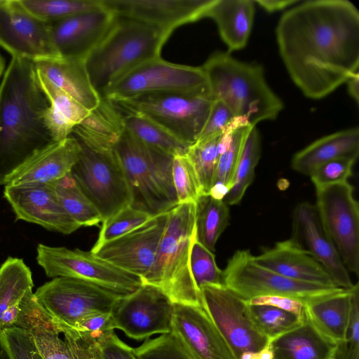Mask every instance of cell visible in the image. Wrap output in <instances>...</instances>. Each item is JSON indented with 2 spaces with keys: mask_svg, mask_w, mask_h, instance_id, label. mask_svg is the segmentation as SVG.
Instances as JSON below:
<instances>
[{
  "mask_svg": "<svg viewBox=\"0 0 359 359\" xmlns=\"http://www.w3.org/2000/svg\"><path fill=\"white\" fill-rule=\"evenodd\" d=\"M48 106L34 62L12 57L0 83V185L31 156L56 142L43 121Z\"/></svg>",
  "mask_w": 359,
  "mask_h": 359,
  "instance_id": "7a4b0ae2",
  "label": "cell"
},
{
  "mask_svg": "<svg viewBox=\"0 0 359 359\" xmlns=\"http://www.w3.org/2000/svg\"><path fill=\"white\" fill-rule=\"evenodd\" d=\"M133 351L137 359H194L172 332L147 339Z\"/></svg>",
  "mask_w": 359,
  "mask_h": 359,
  "instance_id": "7bdbcfd3",
  "label": "cell"
},
{
  "mask_svg": "<svg viewBox=\"0 0 359 359\" xmlns=\"http://www.w3.org/2000/svg\"><path fill=\"white\" fill-rule=\"evenodd\" d=\"M170 34L135 19L115 16L107 33L85 58L91 83L100 95L127 72L161 57Z\"/></svg>",
  "mask_w": 359,
  "mask_h": 359,
  "instance_id": "277c9868",
  "label": "cell"
},
{
  "mask_svg": "<svg viewBox=\"0 0 359 359\" xmlns=\"http://www.w3.org/2000/svg\"><path fill=\"white\" fill-rule=\"evenodd\" d=\"M20 2L32 15L48 23L102 6L101 0H20Z\"/></svg>",
  "mask_w": 359,
  "mask_h": 359,
  "instance_id": "f35d334b",
  "label": "cell"
},
{
  "mask_svg": "<svg viewBox=\"0 0 359 359\" xmlns=\"http://www.w3.org/2000/svg\"><path fill=\"white\" fill-rule=\"evenodd\" d=\"M115 16L135 19L170 33L206 17L215 0H101Z\"/></svg>",
  "mask_w": 359,
  "mask_h": 359,
  "instance_id": "ffe728a7",
  "label": "cell"
},
{
  "mask_svg": "<svg viewBox=\"0 0 359 359\" xmlns=\"http://www.w3.org/2000/svg\"><path fill=\"white\" fill-rule=\"evenodd\" d=\"M33 287L32 271L22 259L9 257L1 265L0 330L14 326Z\"/></svg>",
  "mask_w": 359,
  "mask_h": 359,
  "instance_id": "f546056e",
  "label": "cell"
},
{
  "mask_svg": "<svg viewBox=\"0 0 359 359\" xmlns=\"http://www.w3.org/2000/svg\"><path fill=\"white\" fill-rule=\"evenodd\" d=\"M355 161L341 158L327 161L316 167L309 177L315 187L347 182Z\"/></svg>",
  "mask_w": 359,
  "mask_h": 359,
  "instance_id": "681fc988",
  "label": "cell"
},
{
  "mask_svg": "<svg viewBox=\"0 0 359 359\" xmlns=\"http://www.w3.org/2000/svg\"><path fill=\"white\" fill-rule=\"evenodd\" d=\"M34 64L36 70L42 73L52 84L87 109L91 111L99 104L101 96L91 83L85 59L61 57Z\"/></svg>",
  "mask_w": 359,
  "mask_h": 359,
  "instance_id": "d4e9b609",
  "label": "cell"
},
{
  "mask_svg": "<svg viewBox=\"0 0 359 359\" xmlns=\"http://www.w3.org/2000/svg\"><path fill=\"white\" fill-rule=\"evenodd\" d=\"M248 309L255 327L269 341L299 326L304 316L267 305L248 304Z\"/></svg>",
  "mask_w": 359,
  "mask_h": 359,
  "instance_id": "ab89813d",
  "label": "cell"
},
{
  "mask_svg": "<svg viewBox=\"0 0 359 359\" xmlns=\"http://www.w3.org/2000/svg\"><path fill=\"white\" fill-rule=\"evenodd\" d=\"M0 359H9L4 351L0 349Z\"/></svg>",
  "mask_w": 359,
  "mask_h": 359,
  "instance_id": "94428289",
  "label": "cell"
},
{
  "mask_svg": "<svg viewBox=\"0 0 359 359\" xmlns=\"http://www.w3.org/2000/svg\"><path fill=\"white\" fill-rule=\"evenodd\" d=\"M36 301L61 333L97 313H110L122 297L92 283L68 277H57L34 292Z\"/></svg>",
  "mask_w": 359,
  "mask_h": 359,
  "instance_id": "8fae6325",
  "label": "cell"
},
{
  "mask_svg": "<svg viewBox=\"0 0 359 359\" xmlns=\"http://www.w3.org/2000/svg\"><path fill=\"white\" fill-rule=\"evenodd\" d=\"M195 210V203H185L168 212L155 261L142 278L144 284L161 288L173 304L202 306L201 293L195 285L190 268Z\"/></svg>",
  "mask_w": 359,
  "mask_h": 359,
  "instance_id": "5b68a950",
  "label": "cell"
},
{
  "mask_svg": "<svg viewBox=\"0 0 359 359\" xmlns=\"http://www.w3.org/2000/svg\"><path fill=\"white\" fill-rule=\"evenodd\" d=\"M273 351L268 344L258 351L244 353L238 359H273Z\"/></svg>",
  "mask_w": 359,
  "mask_h": 359,
  "instance_id": "6f0895ef",
  "label": "cell"
},
{
  "mask_svg": "<svg viewBox=\"0 0 359 359\" xmlns=\"http://www.w3.org/2000/svg\"><path fill=\"white\" fill-rule=\"evenodd\" d=\"M172 332L194 359H236L202 306L174 304Z\"/></svg>",
  "mask_w": 359,
  "mask_h": 359,
  "instance_id": "44dd1931",
  "label": "cell"
},
{
  "mask_svg": "<svg viewBox=\"0 0 359 359\" xmlns=\"http://www.w3.org/2000/svg\"><path fill=\"white\" fill-rule=\"evenodd\" d=\"M255 11L253 0H215L206 17L217 26L229 51L243 49L252 30Z\"/></svg>",
  "mask_w": 359,
  "mask_h": 359,
  "instance_id": "4dcf8cb0",
  "label": "cell"
},
{
  "mask_svg": "<svg viewBox=\"0 0 359 359\" xmlns=\"http://www.w3.org/2000/svg\"><path fill=\"white\" fill-rule=\"evenodd\" d=\"M359 154L358 127L324 136L297 151L291 161L292 168L309 175L318 165L341 158L357 160Z\"/></svg>",
  "mask_w": 359,
  "mask_h": 359,
  "instance_id": "f1b7e54d",
  "label": "cell"
},
{
  "mask_svg": "<svg viewBox=\"0 0 359 359\" xmlns=\"http://www.w3.org/2000/svg\"><path fill=\"white\" fill-rule=\"evenodd\" d=\"M124 130L123 114L112 102L101 97L99 104L74 128L71 135L93 150L109 151L114 150Z\"/></svg>",
  "mask_w": 359,
  "mask_h": 359,
  "instance_id": "484cf974",
  "label": "cell"
},
{
  "mask_svg": "<svg viewBox=\"0 0 359 359\" xmlns=\"http://www.w3.org/2000/svg\"><path fill=\"white\" fill-rule=\"evenodd\" d=\"M79 144L81 153L71 174L103 221L130 205L128 181L114 149L97 151Z\"/></svg>",
  "mask_w": 359,
  "mask_h": 359,
  "instance_id": "7c38bea8",
  "label": "cell"
},
{
  "mask_svg": "<svg viewBox=\"0 0 359 359\" xmlns=\"http://www.w3.org/2000/svg\"><path fill=\"white\" fill-rule=\"evenodd\" d=\"M50 184L62 207L81 226L97 225L102 222L100 211L84 194L71 172Z\"/></svg>",
  "mask_w": 359,
  "mask_h": 359,
  "instance_id": "d590c367",
  "label": "cell"
},
{
  "mask_svg": "<svg viewBox=\"0 0 359 359\" xmlns=\"http://www.w3.org/2000/svg\"><path fill=\"white\" fill-rule=\"evenodd\" d=\"M246 302L249 304L274 306L294 313L299 317H303L305 311V303L304 302L286 296H260L254 297Z\"/></svg>",
  "mask_w": 359,
  "mask_h": 359,
  "instance_id": "f5cc1de1",
  "label": "cell"
},
{
  "mask_svg": "<svg viewBox=\"0 0 359 359\" xmlns=\"http://www.w3.org/2000/svg\"><path fill=\"white\" fill-rule=\"evenodd\" d=\"M273 359H335L337 344L321 334L306 312L301 325L269 343Z\"/></svg>",
  "mask_w": 359,
  "mask_h": 359,
  "instance_id": "4316f807",
  "label": "cell"
},
{
  "mask_svg": "<svg viewBox=\"0 0 359 359\" xmlns=\"http://www.w3.org/2000/svg\"><path fill=\"white\" fill-rule=\"evenodd\" d=\"M114 18L102 4L101 8L50 23L52 39L60 57L85 59L107 33Z\"/></svg>",
  "mask_w": 359,
  "mask_h": 359,
  "instance_id": "7402d4cb",
  "label": "cell"
},
{
  "mask_svg": "<svg viewBox=\"0 0 359 359\" xmlns=\"http://www.w3.org/2000/svg\"><path fill=\"white\" fill-rule=\"evenodd\" d=\"M349 95L356 103L359 100V73L358 72L351 75L346 82Z\"/></svg>",
  "mask_w": 359,
  "mask_h": 359,
  "instance_id": "9f6ffc18",
  "label": "cell"
},
{
  "mask_svg": "<svg viewBox=\"0 0 359 359\" xmlns=\"http://www.w3.org/2000/svg\"><path fill=\"white\" fill-rule=\"evenodd\" d=\"M260 156V136L256 126H253L245 139L230 189L224 199L227 205H236L242 200L253 180Z\"/></svg>",
  "mask_w": 359,
  "mask_h": 359,
  "instance_id": "8d00e7d4",
  "label": "cell"
},
{
  "mask_svg": "<svg viewBox=\"0 0 359 359\" xmlns=\"http://www.w3.org/2000/svg\"><path fill=\"white\" fill-rule=\"evenodd\" d=\"M350 322L345 339L337 344L335 359H359V285L353 287Z\"/></svg>",
  "mask_w": 359,
  "mask_h": 359,
  "instance_id": "c3c4849f",
  "label": "cell"
},
{
  "mask_svg": "<svg viewBox=\"0 0 359 359\" xmlns=\"http://www.w3.org/2000/svg\"><path fill=\"white\" fill-rule=\"evenodd\" d=\"M168 219V212L156 215L129 233L92 248L90 252L142 278L154 264Z\"/></svg>",
  "mask_w": 359,
  "mask_h": 359,
  "instance_id": "e0dca14e",
  "label": "cell"
},
{
  "mask_svg": "<svg viewBox=\"0 0 359 359\" xmlns=\"http://www.w3.org/2000/svg\"><path fill=\"white\" fill-rule=\"evenodd\" d=\"M4 196L11 206L16 220L63 234H70L81 227L62 207L50 183L5 185Z\"/></svg>",
  "mask_w": 359,
  "mask_h": 359,
  "instance_id": "ac0fdd59",
  "label": "cell"
},
{
  "mask_svg": "<svg viewBox=\"0 0 359 359\" xmlns=\"http://www.w3.org/2000/svg\"><path fill=\"white\" fill-rule=\"evenodd\" d=\"M172 174L178 204L196 203L201 195V188L194 169L187 154L173 157Z\"/></svg>",
  "mask_w": 359,
  "mask_h": 359,
  "instance_id": "ee69618b",
  "label": "cell"
},
{
  "mask_svg": "<svg viewBox=\"0 0 359 359\" xmlns=\"http://www.w3.org/2000/svg\"><path fill=\"white\" fill-rule=\"evenodd\" d=\"M5 69V61L3 57L0 55V77L4 73Z\"/></svg>",
  "mask_w": 359,
  "mask_h": 359,
  "instance_id": "91938a15",
  "label": "cell"
},
{
  "mask_svg": "<svg viewBox=\"0 0 359 359\" xmlns=\"http://www.w3.org/2000/svg\"><path fill=\"white\" fill-rule=\"evenodd\" d=\"M174 304L159 287L142 284L135 292L121 297L111 317L115 329L128 337L142 341L154 334L172 332Z\"/></svg>",
  "mask_w": 359,
  "mask_h": 359,
  "instance_id": "9a60e30c",
  "label": "cell"
},
{
  "mask_svg": "<svg viewBox=\"0 0 359 359\" xmlns=\"http://www.w3.org/2000/svg\"><path fill=\"white\" fill-rule=\"evenodd\" d=\"M36 72L49 102L43 114L44 123L55 142L62 141L72 135L74 128L85 119L90 110L52 84L42 73L36 70Z\"/></svg>",
  "mask_w": 359,
  "mask_h": 359,
  "instance_id": "d6a6232c",
  "label": "cell"
},
{
  "mask_svg": "<svg viewBox=\"0 0 359 359\" xmlns=\"http://www.w3.org/2000/svg\"><path fill=\"white\" fill-rule=\"evenodd\" d=\"M210 97L224 102L235 116L256 125L277 118L283 109L280 98L266 82L262 67L240 61L229 53L215 52L201 66Z\"/></svg>",
  "mask_w": 359,
  "mask_h": 359,
  "instance_id": "3957f363",
  "label": "cell"
},
{
  "mask_svg": "<svg viewBox=\"0 0 359 359\" xmlns=\"http://www.w3.org/2000/svg\"><path fill=\"white\" fill-rule=\"evenodd\" d=\"M234 117L233 112L224 102L212 100L208 116L197 141L220 136Z\"/></svg>",
  "mask_w": 359,
  "mask_h": 359,
  "instance_id": "f907efd6",
  "label": "cell"
},
{
  "mask_svg": "<svg viewBox=\"0 0 359 359\" xmlns=\"http://www.w3.org/2000/svg\"><path fill=\"white\" fill-rule=\"evenodd\" d=\"M170 93L210 96L202 67L174 64L159 57L127 72L108 86L100 96L114 102L144 94Z\"/></svg>",
  "mask_w": 359,
  "mask_h": 359,
  "instance_id": "ba28073f",
  "label": "cell"
},
{
  "mask_svg": "<svg viewBox=\"0 0 359 359\" xmlns=\"http://www.w3.org/2000/svg\"><path fill=\"white\" fill-rule=\"evenodd\" d=\"M114 149L128 181L133 208L156 216L178 205L172 156L147 147L126 129Z\"/></svg>",
  "mask_w": 359,
  "mask_h": 359,
  "instance_id": "8992f818",
  "label": "cell"
},
{
  "mask_svg": "<svg viewBox=\"0 0 359 359\" xmlns=\"http://www.w3.org/2000/svg\"><path fill=\"white\" fill-rule=\"evenodd\" d=\"M71 359H96L93 348L71 330L62 332Z\"/></svg>",
  "mask_w": 359,
  "mask_h": 359,
  "instance_id": "db71d44e",
  "label": "cell"
},
{
  "mask_svg": "<svg viewBox=\"0 0 359 359\" xmlns=\"http://www.w3.org/2000/svg\"><path fill=\"white\" fill-rule=\"evenodd\" d=\"M196 239L211 252L229 222V209L224 200L201 195L195 203Z\"/></svg>",
  "mask_w": 359,
  "mask_h": 359,
  "instance_id": "836d02e7",
  "label": "cell"
},
{
  "mask_svg": "<svg viewBox=\"0 0 359 359\" xmlns=\"http://www.w3.org/2000/svg\"><path fill=\"white\" fill-rule=\"evenodd\" d=\"M67 330L73 331L91 346H99L115 333L111 312L92 314L81 320L73 328Z\"/></svg>",
  "mask_w": 359,
  "mask_h": 359,
  "instance_id": "f6af8a7d",
  "label": "cell"
},
{
  "mask_svg": "<svg viewBox=\"0 0 359 359\" xmlns=\"http://www.w3.org/2000/svg\"><path fill=\"white\" fill-rule=\"evenodd\" d=\"M280 57L308 98L322 99L359 67V12L347 0L299 2L276 29Z\"/></svg>",
  "mask_w": 359,
  "mask_h": 359,
  "instance_id": "6da1fadb",
  "label": "cell"
},
{
  "mask_svg": "<svg viewBox=\"0 0 359 359\" xmlns=\"http://www.w3.org/2000/svg\"><path fill=\"white\" fill-rule=\"evenodd\" d=\"M112 102L120 111L145 116L190 146L200 136L212 99L204 94L170 93L140 95Z\"/></svg>",
  "mask_w": 359,
  "mask_h": 359,
  "instance_id": "52a82bcc",
  "label": "cell"
},
{
  "mask_svg": "<svg viewBox=\"0 0 359 359\" xmlns=\"http://www.w3.org/2000/svg\"><path fill=\"white\" fill-rule=\"evenodd\" d=\"M352 290L342 289L305 304V312L314 327L337 344L344 340L348 327Z\"/></svg>",
  "mask_w": 359,
  "mask_h": 359,
  "instance_id": "1f68e13d",
  "label": "cell"
},
{
  "mask_svg": "<svg viewBox=\"0 0 359 359\" xmlns=\"http://www.w3.org/2000/svg\"><path fill=\"white\" fill-rule=\"evenodd\" d=\"M96 359H137L130 347L114 333L97 346H92Z\"/></svg>",
  "mask_w": 359,
  "mask_h": 359,
  "instance_id": "816d5d0a",
  "label": "cell"
},
{
  "mask_svg": "<svg viewBox=\"0 0 359 359\" xmlns=\"http://www.w3.org/2000/svg\"><path fill=\"white\" fill-rule=\"evenodd\" d=\"M13 327L30 334L43 359H71L65 341L60 337V330L39 305L34 292L22 303Z\"/></svg>",
  "mask_w": 359,
  "mask_h": 359,
  "instance_id": "83f0119b",
  "label": "cell"
},
{
  "mask_svg": "<svg viewBox=\"0 0 359 359\" xmlns=\"http://www.w3.org/2000/svg\"><path fill=\"white\" fill-rule=\"evenodd\" d=\"M290 239L321 264L337 287L346 290L353 287L349 271L325 230L315 205L303 202L295 207Z\"/></svg>",
  "mask_w": 359,
  "mask_h": 359,
  "instance_id": "d6986e66",
  "label": "cell"
},
{
  "mask_svg": "<svg viewBox=\"0 0 359 359\" xmlns=\"http://www.w3.org/2000/svg\"><path fill=\"white\" fill-rule=\"evenodd\" d=\"M123 123L126 130L152 149L172 157L187 152L189 145L142 114L126 113Z\"/></svg>",
  "mask_w": 359,
  "mask_h": 359,
  "instance_id": "e575fe53",
  "label": "cell"
},
{
  "mask_svg": "<svg viewBox=\"0 0 359 359\" xmlns=\"http://www.w3.org/2000/svg\"><path fill=\"white\" fill-rule=\"evenodd\" d=\"M224 285L248 301L268 295L286 296L305 304L343 288L294 280L255 262L249 250H237L223 270Z\"/></svg>",
  "mask_w": 359,
  "mask_h": 359,
  "instance_id": "30bf717a",
  "label": "cell"
},
{
  "mask_svg": "<svg viewBox=\"0 0 359 359\" xmlns=\"http://www.w3.org/2000/svg\"><path fill=\"white\" fill-rule=\"evenodd\" d=\"M202 306L222 335L236 359L268 346L269 339L255 327L247 302L224 285L201 288Z\"/></svg>",
  "mask_w": 359,
  "mask_h": 359,
  "instance_id": "5bb4252c",
  "label": "cell"
},
{
  "mask_svg": "<svg viewBox=\"0 0 359 359\" xmlns=\"http://www.w3.org/2000/svg\"><path fill=\"white\" fill-rule=\"evenodd\" d=\"M190 268L195 285L201 293L205 285H224L223 271L217 265L215 255L194 236L190 250Z\"/></svg>",
  "mask_w": 359,
  "mask_h": 359,
  "instance_id": "b9f144b4",
  "label": "cell"
},
{
  "mask_svg": "<svg viewBox=\"0 0 359 359\" xmlns=\"http://www.w3.org/2000/svg\"><path fill=\"white\" fill-rule=\"evenodd\" d=\"M220 136L196 141L189 147L186 154L197 176L201 195L209 194L215 183L219 157L218 142Z\"/></svg>",
  "mask_w": 359,
  "mask_h": 359,
  "instance_id": "74e56055",
  "label": "cell"
},
{
  "mask_svg": "<svg viewBox=\"0 0 359 359\" xmlns=\"http://www.w3.org/2000/svg\"><path fill=\"white\" fill-rule=\"evenodd\" d=\"M153 217L145 212L128 205L111 217L103 220L94 246L95 248L104 243L116 239L144 224Z\"/></svg>",
  "mask_w": 359,
  "mask_h": 359,
  "instance_id": "60d3db41",
  "label": "cell"
},
{
  "mask_svg": "<svg viewBox=\"0 0 359 359\" xmlns=\"http://www.w3.org/2000/svg\"><path fill=\"white\" fill-rule=\"evenodd\" d=\"M81 146L73 136L37 151L13 171L4 186L48 184L70 173L79 160Z\"/></svg>",
  "mask_w": 359,
  "mask_h": 359,
  "instance_id": "603a6c76",
  "label": "cell"
},
{
  "mask_svg": "<svg viewBox=\"0 0 359 359\" xmlns=\"http://www.w3.org/2000/svg\"><path fill=\"white\" fill-rule=\"evenodd\" d=\"M321 223L348 271L359 274V205L347 181L316 187Z\"/></svg>",
  "mask_w": 359,
  "mask_h": 359,
  "instance_id": "4fadbf2b",
  "label": "cell"
},
{
  "mask_svg": "<svg viewBox=\"0 0 359 359\" xmlns=\"http://www.w3.org/2000/svg\"><path fill=\"white\" fill-rule=\"evenodd\" d=\"M252 127L244 126L233 131L227 149L219 155L215 183H222L230 189L245 139Z\"/></svg>",
  "mask_w": 359,
  "mask_h": 359,
  "instance_id": "7dc6e473",
  "label": "cell"
},
{
  "mask_svg": "<svg viewBox=\"0 0 359 359\" xmlns=\"http://www.w3.org/2000/svg\"><path fill=\"white\" fill-rule=\"evenodd\" d=\"M229 188L220 182L215 183L209 193L212 197L217 200H224L228 194Z\"/></svg>",
  "mask_w": 359,
  "mask_h": 359,
  "instance_id": "680465c9",
  "label": "cell"
},
{
  "mask_svg": "<svg viewBox=\"0 0 359 359\" xmlns=\"http://www.w3.org/2000/svg\"><path fill=\"white\" fill-rule=\"evenodd\" d=\"M0 348L9 359H43L30 334L19 327L0 330Z\"/></svg>",
  "mask_w": 359,
  "mask_h": 359,
  "instance_id": "bcb514c9",
  "label": "cell"
},
{
  "mask_svg": "<svg viewBox=\"0 0 359 359\" xmlns=\"http://www.w3.org/2000/svg\"><path fill=\"white\" fill-rule=\"evenodd\" d=\"M0 46L12 57L32 62L61 58L50 23L29 12L20 0H0Z\"/></svg>",
  "mask_w": 359,
  "mask_h": 359,
  "instance_id": "2e32d148",
  "label": "cell"
},
{
  "mask_svg": "<svg viewBox=\"0 0 359 359\" xmlns=\"http://www.w3.org/2000/svg\"><path fill=\"white\" fill-rule=\"evenodd\" d=\"M253 259L257 264L294 280L337 287L321 264L290 238L253 255Z\"/></svg>",
  "mask_w": 359,
  "mask_h": 359,
  "instance_id": "cb8c5ba5",
  "label": "cell"
},
{
  "mask_svg": "<svg viewBox=\"0 0 359 359\" xmlns=\"http://www.w3.org/2000/svg\"><path fill=\"white\" fill-rule=\"evenodd\" d=\"M296 0H256L255 4L259 5L262 8L269 13L282 11L287 7L293 6L299 3Z\"/></svg>",
  "mask_w": 359,
  "mask_h": 359,
  "instance_id": "11a10c76",
  "label": "cell"
},
{
  "mask_svg": "<svg viewBox=\"0 0 359 359\" xmlns=\"http://www.w3.org/2000/svg\"><path fill=\"white\" fill-rule=\"evenodd\" d=\"M36 262L48 277L81 280L120 296L135 292L143 284L140 276L116 267L90 251L39 243Z\"/></svg>",
  "mask_w": 359,
  "mask_h": 359,
  "instance_id": "9c48e42d",
  "label": "cell"
}]
</instances>
